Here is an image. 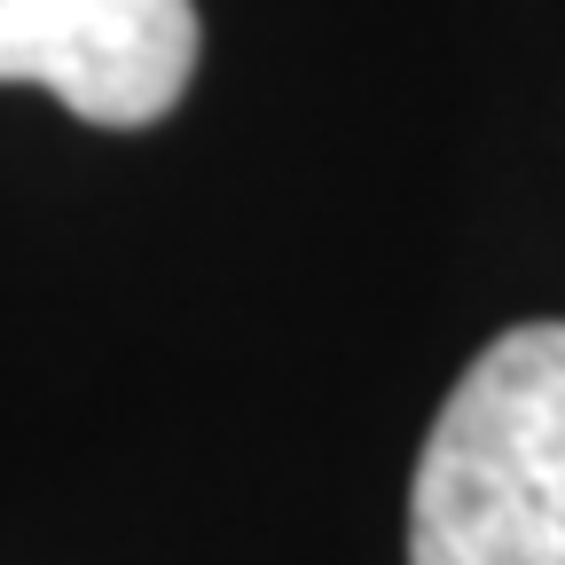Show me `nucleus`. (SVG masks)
<instances>
[{
    "label": "nucleus",
    "instance_id": "1",
    "mask_svg": "<svg viewBox=\"0 0 565 565\" xmlns=\"http://www.w3.org/2000/svg\"><path fill=\"white\" fill-rule=\"evenodd\" d=\"M408 565H565V322H519L456 377L408 487Z\"/></svg>",
    "mask_w": 565,
    "mask_h": 565
},
{
    "label": "nucleus",
    "instance_id": "2",
    "mask_svg": "<svg viewBox=\"0 0 565 565\" xmlns=\"http://www.w3.org/2000/svg\"><path fill=\"white\" fill-rule=\"evenodd\" d=\"M0 79L87 126H158L196 79V0H0Z\"/></svg>",
    "mask_w": 565,
    "mask_h": 565
}]
</instances>
